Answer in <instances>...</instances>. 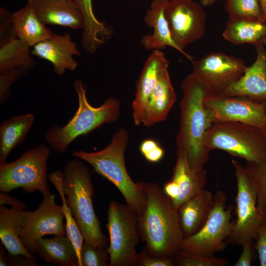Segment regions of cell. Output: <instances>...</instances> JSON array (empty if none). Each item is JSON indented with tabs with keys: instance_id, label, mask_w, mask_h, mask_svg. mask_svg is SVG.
Masks as SVG:
<instances>
[{
	"instance_id": "obj_45",
	"label": "cell",
	"mask_w": 266,
	"mask_h": 266,
	"mask_svg": "<svg viewBox=\"0 0 266 266\" xmlns=\"http://www.w3.org/2000/svg\"><path fill=\"white\" fill-rule=\"evenodd\" d=\"M8 264L7 259L4 253V248L1 244L0 246V266H7L9 265Z\"/></svg>"
},
{
	"instance_id": "obj_15",
	"label": "cell",
	"mask_w": 266,
	"mask_h": 266,
	"mask_svg": "<svg viewBox=\"0 0 266 266\" xmlns=\"http://www.w3.org/2000/svg\"><path fill=\"white\" fill-rule=\"evenodd\" d=\"M255 46V62L247 66L237 81L219 95L241 97L266 104V50L262 43Z\"/></svg>"
},
{
	"instance_id": "obj_2",
	"label": "cell",
	"mask_w": 266,
	"mask_h": 266,
	"mask_svg": "<svg viewBox=\"0 0 266 266\" xmlns=\"http://www.w3.org/2000/svg\"><path fill=\"white\" fill-rule=\"evenodd\" d=\"M146 203L138 216L140 237L152 255L175 257L185 238L178 210L157 183L144 182Z\"/></svg>"
},
{
	"instance_id": "obj_21",
	"label": "cell",
	"mask_w": 266,
	"mask_h": 266,
	"mask_svg": "<svg viewBox=\"0 0 266 266\" xmlns=\"http://www.w3.org/2000/svg\"><path fill=\"white\" fill-rule=\"evenodd\" d=\"M27 213L28 211L0 205V239L9 255H24L36 259L26 249L20 238Z\"/></svg>"
},
{
	"instance_id": "obj_14",
	"label": "cell",
	"mask_w": 266,
	"mask_h": 266,
	"mask_svg": "<svg viewBox=\"0 0 266 266\" xmlns=\"http://www.w3.org/2000/svg\"><path fill=\"white\" fill-rule=\"evenodd\" d=\"M56 197L51 193L44 195L35 210L28 211L20 238L26 249L33 256L36 241L45 235H66L62 205L56 203Z\"/></svg>"
},
{
	"instance_id": "obj_12",
	"label": "cell",
	"mask_w": 266,
	"mask_h": 266,
	"mask_svg": "<svg viewBox=\"0 0 266 266\" xmlns=\"http://www.w3.org/2000/svg\"><path fill=\"white\" fill-rule=\"evenodd\" d=\"M165 14L173 40L192 62L193 57L184 49L204 34L206 15L202 7L193 0H171L166 5Z\"/></svg>"
},
{
	"instance_id": "obj_43",
	"label": "cell",
	"mask_w": 266,
	"mask_h": 266,
	"mask_svg": "<svg viewBox=\"0 0 266 266\" xmlns=\"http://www.w3.org/2000/svg\"><path fill=\"white\" fill-rule=\"evenodd\" d=\"M165 155V151L159 144L151 152L146 154L144 157L150 163H155L160 162Z\"/></svg>"
},
{
	"instance_id": "obj_47",
	"label": "cell",
	"mask_w": 266,
	"mask_h": 266,
	"mask_svg": "<svg viewBox=\"0 0 266 266\" xmlns=\"http://www.w3.org/2000/svg\"><path fill=\"white\" fill-rule=\"evenodd\" d=\"M216 0H200L201 4L207 6L212 4Z\"/></svg>"
},
{
	"instance_id": "obj_18",
	"label": "cell",
	"mask_w": 266,
	"mask_h": 266,
	"mask_svg": "<svg viewBox=\"0 0 266 266\" xmlns=\"http://www.w3.org/2000/svg\"><path fill=\"white\" fill-rule=\"evenodd\" d=\"M39 20L45 25L50 24L83 29L82 14L73 0H27Z\"/></svg>"
},
{
	"instance_id": "obj_4",
	"label": "cell",
	"mask_w": 266,
	"mask_h": 266,
	"mask_svg": "<svg viewBox=\"0 0 266 266\" xmlns=\"http://www.w3.org/2000/svg\"><path fill=\"white\" fill-rule=\"evenodd\" d=\"M63 172L66 203L84 241L107 248L109 240L101 231L94 208V189L90 170L82 161L74 158L66 163Z\"/></svg>"
},
{
	"instance_id": "obj_7",
	"label": "cell",
	"mask_w": 266,
	"mask_h": 266,
	"mask_svg": "<svg viewBox=\"0 0 266 266\" xmlns=\"http://www.w3.org/2000/svg\"><path fill=\"white\" fill-rule=\"evenodd\" d=\"M106 228L109 243L106 248L109 266H137L136 247L140 234L138 215L127 204L110 202Z\"/></svg>"
},
{
	"instance_id": "obj_26",
	"label": "cell",
	"mask_w": 266,
	"mask_h": 266,
	"mask_svg": "<svg viewBox=\"0 0 266 266\" xmlns=\"http://www.w3.org/2000/svg\"><path fill=\"white\" fill-rule=\"evenodd\" d=\"M79 8L84 21L81 42L88 53H95L111 34V31L103 23L95 16L92 0H74Z\"/></svg>"
},
{
	"instance_id": "obj_24",
	"label": "cell",
	"mask_w": 266,
	"mask_h": 266,
	"mask_svg": "<svg viewBox=\"0 0 266 266\" xmlns=\"http://www.w3.org/2000/svg\"><path fill=\"white\" fill-rule=\"evenodd\" d=\"M214 194L203 190L183 203L178 209L185 237L196 233L204 224L209 213Z\"/></svg>"
},
{
	"instance_id": "obj_23",
	"label": "cell",
	"mask_w": 266,
	"mask_h": 266,
	"mask_svg": "<svg viewBox=\"0 0 266 266\" xmlns=\"http://www.w3.org/2000/svg\"><path fill=\"white\" fill-rule=\"evenodd\" d=\"M11 16L16 37L30 47L49 38L53 33L28 3L11 13Z\"/></svg>"
},
{
	"instance_id": "obj_13",
	"label": "cell",
	"mask_w": 266,
	"mask_h": 266,
	"mask_svg": "<svg viewBox=\"0 0 266 266\" xmlns=\"http://www.w3.org/2000/svg\"><path fill=\"white\" fill-rule=\"evenodd\" d=\"M204 105L213 123L240 122L266 132V109L264 104L241 97L216 95L206 96Z\"/></svg>"
},
{
	"instance_id": "obj_16",
	"label": "cell",
	"mask_w": 266,
	"mask_h": 266,
	"mask_svg": "<svg viewBox=\"0 0 266 266\" xmlns=\"http://www.w3.org/2000/svg\"><path fill=\"white\" fill-rule=\"evenodd\" d=\"M32 55L50 62L55 73L63 75L66 70L74 71L78 66L74 56L81 54L69 33H53L46 40L33 46Z\"/></svg>"
},
{
	"instance_id": "obj_10",
	"label": "cell",
	"mask_w": 266,
	"mask_h": 266,
	"mask_svg": "<svg viewBox=\"0 0 266 266\" xmlns=\"http://www.w3.org/2000/svg\"><path fill=\"white\" fill-rule=\"evenodd\" d=\"M232 164L237 184L236 219L226 242L231 245H242L248 240L256 239L265 219L258 208L255 191L244 166L234 159L232 160Z\"/></svg>"
},
{
	"instance_id": "obj_19",
	"label": "cell",
	"mask_w": 266,
	"mask_h": 266,
	"mask_svg": "<svg viewBox=\"0 0 266 266\" xmlns=\"http://www.w3.org/2000/svg\"><path fill=\"white\" fill-rule=\"evenodd\" d=\"M168 68L161 73L145 108L142 124L151 127L165 121L176 100Z\"/></svg>"
},
{
	"instance_id": "obj_39",
	"label": "cell",
	"mask_w": 266,
	"mask_h": 266,
	"mask_svg": "<svg viewBox=\"0 0 266 266\" xmlns=\"http://www.w3.org/2000/svg\"><path fill=\"white\" fill-rule=\"evenodd\" d=\"M254 239L247 240L242 245V250L240 257L234 264L235 266H250L254 259Z\"/></svg>"
},
{
	"instance_id": "obj_27",
	"label": "cell",
	"mask_w": 266,
	"mask_h": 266,
	"mask_svg": "<svg viewBox=\"0 0 266 266\" xmlns=\"http://www.w3.org/2000/svg\"><path fill=\"white\" fill-rule=\"evenodd\" d=\"M34 120L31 113L12 116L4 120L0 126V164L6 162L11 151L21 143Z\"/></svg>"
},
{
	"instance_id": "obj_25",
	"label": "cell",
	"mask_w": 266,
	"mask_h": 266,
	"mask_svg": "<svg viewBox=\"0 0 266 266\" xmlns=\"http://www.w3.org/2000/svg\"><path fill=\"white\" fill-rule=\"evenodd\" d=\"M35 254L47 264L79 266L75 247L66 235L39 239L36 243Z\"/></svg>"
},
{
	"instance_id": "obj_40",
	"label": "cell",
	"mask_w": 266,
	"mask_h": 266,
	"mask_svg": "<svg viewBox=\"0 0 266 266\" xmlns=\"http://www.w3.org/2000/svg\"><path fill=\"white\" fill-rule=\"evenodd\" d=\"M9 264L14 266H36V259L29 258L24 255H10L7 258Z\"/></svg>"
},
{
	"instance_id": "obj_38",
	"label": "cell",
	"mask_w": 266,
	"mask_h": 266,
	"mask_svg": "<svg viewBox=\"0 0 266 266\" xmlns=\"http://www.w3.org/2000/svg\"><path fill=\"white\" fill-rule=\"evenodd\" d=\"M256 240L255 248L258 254L260 265L266 266V220L265 219L259 229Z\"/></svg>"
},
{
	"instance_id": "obj_46",
	"label": "cell",
	"mask_w": 266,
	"mask_h": 266,
	"mask_svg": "<svg viewBox=\"0 0 266 266\" xmlns=\"http://www.w3.org/2000/svg\"><path fill=\"white\" fill-rule=\"evenodd\" d=\"M265 22L266 23V0H259Z\"/></svg>"
},
{
	"instance_id": "obj_34",
	"label": "cell",
	"mask_w": 266,
	"mask_h": 266,
	"mask_svg": "<svg viewBox=\"0 0 266 266\" xmlns=\"http://www.w3.org/2000/svg\"><path fill=\"white\" fill-rule=\"evenodd\" d=\"M177 266H224L227 259L213 256H205L179 250L175 255Z\"/></svg>"
},
{
	"instance_id": "obj_11",
	"label": "cell",
	"mask_w": 266,
	"mask_h": 266,
	"mask_svg": "<svg viewBox=\"0 0 266 266\" xmlns=\"http://www.w3.org/2000/svg\"><path fill=\"white\" fill-rule=\"evenodd\" d=\"M192 62V74L202 84L207 96L221 94L243 75L247 66L238 58L217 52Z\"/></svg>"
},
{
	"instance_id": "obj_28",
	"label": "cell",
	"mask_w": 266,
	"mask_h": 266,
	"mask_svg": "<svg viewBox=\"0 0 266 266\" xmlns=\"http://www.w3.org/2000/svg\"><path fill=\"white\" fill-rule=\"evenodd\" d=\"M224 39L234 44L256 45L262 43L266 35V23L242 19H229L222 34Z\"/></svg>"
},
{
	"instance_id": "obj_29",
	"label": "cell",
	"mask_w": 266,
	"mask_h": 266,
	"mask_svg": "<svg viewBox=\"0 0 266 266\" xmlns=\"http://www.w3.org/2000/svg\"><path fill=\"white\" fill-rule=\"evenodd\" d=\"M30 47L17 38L0 46V74L20 68L29 71L35 66Z\"/></svg>"
},
{
	"instance_id": "obj_33",
	"label": "cell",
	"mask_w": 266,
	"mask_h": 266,
	"mask_svg": "<svg viewBox=\"0 0 266 266\" xmlns=\"http://www.w3.org/2000/svg\"><path fill=\"white\" fill-rule=\"evenodd\" d=\"M109 262L106 248L83 242L80 251V266H109Z\"/></svg>"
},
{
	"instance_id": "obj_50",
	"label": "cell",
	"mask_w": 266,
	"mask_h": 266,
	"mask_svg": "<svg viewBox=\"0 0 266 266\" xmlns=\"http://www.w3.org/2000/svg\"><path fill=\"white\" fill-rule=\"evenodd\" d=\"M73 0V1H74V0Z\"/></svg>"
},
{
	"instance_id": "obj_8",
	"label": "cell",
	"mask_w": 266,
	"mask_h": 266,
	"mask_svg": "<svg viewBox=\"0 0 266 266\" xmlns=\"http://www.w3.org/2000/svg\"><path fill=\"white\" fill-rule=\"evenodd\" d=\"M51 150L41 143L30 149L17 160L0 164V191L9 193L21 188L27 193L38 191L51 194L47 184V160Z\"/></svg>"
},
{
	"instance_id": "obj_37",
	"label": "cell",
	"mask_w": 266,
	"mask_h": 266,
	"mask_svg": "<svg viewBox=\"0 0 266 266\" xmlns=\"http://www.w3.org/2000/svg\"><path fill=\"white\" fill-rule=\"evenodd\" d=\"M11 13L3 7L0 9V46L17 38L11 16Z\"/></svg>"
},
{
	"instance_id": "obj_9",
	"label": "cell",
	"mask_w": 266,
	"mask_h": 266,
	"mask_svg": "<svg viewBox=\"0 0 266 266\" xmlns=\"http://www.w3.org/2000/svg\"><path fill=\"white\" fill-rule=\"evenodd\" d=\"M227 198L223 191L214 194L208 217L195 234L185 237L180 250L199 255L213 256L226 247L225 241L230 236L235 221H232L233 206H227Z\"/></svg>"
},
{
	"instance_id": "obj_17",
	"label": "cell",
	"mask_w": 266,
	"mask_h": 266,
	"mask_svg": "<svg viewBox=\"0 0 266 266\" xmlns=\"http://www.w3.org/2000/svg\"><path fill=\"white\" fill-rule=\"evenodd\" d=\"M169 61L160 50H153L146 60L136 83L135 97L132 104L135 126L142 124L149 97L162 71L168 68Z\"/></svg>"
},
{
	"instance_id": "obj_32",
	"label": "cell",
	"mask_w": 266,
	"mask_h": 266,
	"mask_svg": "<svg viewBox=\"0 0 266 266\" xmlns=\"http://www.w3.org/2000/svg\"><path fill=\"white\" fill-rule=\"evenodd\" d=\"M225 9L229 19L265 22L259 0H227Z\"/></svg>"
},
{
	"instance_id": "obj_49",
	"label": "cell",
	"mask_w": 266,
	"mask_h": 266,
	"mask_svg": "<svg viewBox=\"0 0 266 266\" xmlns=\"http://www.w3.org/2000/svg\"><path fill=\"white\" fill-rule=\"evenodd\" d=\"M265 106H266V104H265Z\"/></svg>"
},
{
	"instance_id": "obj_6",
	"label": "cell",
	"mask_w": 266,
	"mask_h": 266,
	"mask_svg": "<svg viewBox=\"0 0 266 266\" xmlns=\"http://www.w3.org/2000/svg\"><path fill=\"white\" fill-rule=\"evenodd\" d=\"M205 145L210 151H225L246 162L266 161V132L240 122L213 123L207 132Z\"/></svg>"
},
{
	"instance_id": "obj_35",
	"label": "cell",
	"mask_w": 266,
	"mask_h": 266,
	"mask_svg": "<svg viewBox=\"0 0 266 266\" xmlns=\"http://www.w3.org/2000/svg\"><path fill=\"white\" fill-rule=\"evenodd\" d=\"M28 71L20 68L13 69L0 74V103L3 104L7 101L11 96V85Z\"/></svg>"
},
{
	"instance_id": "obj_48",
	"label": "cell",
	"mask_w": 266,
	"mask_h": 266,
	"mask_svg": "<svg viewBox=\"0 0 266 266\" xmlns=\"http://www.w3.org/2000/svg\"><path fill=\"white\" fill-rule=\"evenodd\" d=\"M262 43L266 47V35L263 39Z\"/></svg>"
},
{
	"instance_id": "obj_44",
	"label": "cell",
	"mask_w": 266,
	"mask_h": 266,
	"mask_svg": "<svg viewBox=\"0 0 266 266\" xmlns=\"http://www.w3.org/2000/svg\"><path fill=\"white\" fill-rule=\"evenodd\" d=\"M159 144L153 139L148 138L144 140L140 144L139 150L141 154L144 156L156 148Z\"/></svg>"
},
{
	"instance_id": "obj_22",
	"label": "cell",
	"mask_w": 266,
	"mask_h": 266,
	"mask_svg": "<svg viewBox=\"0 0 266 266\" xmlns=\"http://www.w3.org/2000/svg\"><path fill=\"white\" fill-rule=\"evenodd\" d=\"M176 155L177 159L171 179L178 184L180 193L171 203L173 207L178 210L183 203L204 189L207 176L204 168L198 171H193L184 153H176Z\"/></svg>"
},
{
	"instance_id": "obj_30",
	"label": "cell",
	"mask_w": 266,
	"mask_h": 266,
	"mask_svg": "<svg viewBox=\"0 0 266 266\" xmlns=\"http://www.w3.org/2000/svg\"><path fill=\"white\" fill-rule=\"evenodd\" d=\"M48 179L54 185L61 198L62 210L66 219V235L75 247L79 266H80V251L84 237L66 203V197L63 191V172L60 170L53 171L49 175Z\"/></svg>"
},
{
	"instance_id": "obj_1",
	"label": "cell",
	"mask_w": 266,
	"mask_h": 266,
	"mask_svg": "<svg viewBox=\"0 0 266 266\" xmlns=\"http://www.w3.org/2000/svg\"><path fill=\"white\" fill-rule=\"evenodd\" d=\"M181 89L176 153H184L191 169L198 171L209 160L205 137L213 122L204 105L207 92L202 84L191 73L182 81Z\"/></svg>"
},
{
	"instance_id": "obj_42",
	"label": "cell",
	"mask_w": 266,
	"mask_h": 266,
	"mask_svg": "<svg viewBox=\"0 0 266 266\" xmlns=\"http://www.w3.org/2000/svg\"><path fill=\"white\" fill-rule=\"evenodd\" d=\"M163 189L171 202L175 200L180 193V189L178 184L172 179L165 185Z\"/></svg>"
},
{
	"instance_id": "obj_41",
	"label": "cell",
	"mask_w": 266,
	"mask_h": 266,
	"mask_svg": "<svg viewBox=\"0 0 266 266\" xmlns=\"http://www.w3.org/2000/svg\"><path fill=\"white\" fill-rule=\"evenodd\" d=\"M9 205L14 208L25 210L27 208L26 204L17 198L12 197L6 193L1 192L0 194V205Z\"/></svg>"
},
{
	"instance_id": "obj_31",
	"label": "cell",
	"mask_w": 266,
	"mask_h": 266,
	"mask_svg": "<svg viewBox=\"0 0 266 266\" xmlns=\"http://www.w3.org/2000/svg\"><path fill=\"white\" fill-rule=\"evenodd\" d=\"M244 167L255 191L258 208L266 220V161L246 162Z\"/></svg>"
},
{
	"instance_id": "obj_3",
	"label": "cell",
	"mask_w": 266,
	"mask_h": 266,
	"mask_svg": "<svg viewBox=\"0 0 266 266\" xmlns=\"http://www.w3.org/2000/svg\"><path fill=\"white\" fill-rule=\"evenodd\" d=\"M129 139L127 130L120 128L113 134L110 143L105 148L96 152L75 150L72 155L89 164L95 172L114 184L126 204L139 216L145 206L144 182H133L127 171L125 153Z\"/></svg>"
},
{
	"instance_id": "obj_36",
	"label": "cell",
	"mask_w": 266,
	"mask_h": 266,
	"mask_svg": "<svg viewBox=\"0 0 266 266\" xmlns=\"http://www.w3.org/2000/svg\"><path fill=\"white\" fill-rule=\"evenodd\" d=\"M177 266L175 257H161L151 254L145 247L138 255L137 266Z\"/></svg>"
},
{
	"instance_id": "obj_20",
	"label": "cell",
	"mask_w": 266,
	"mask_h": 266,
	"mask_svg": "<svg viewBox=\"0 0 266 266\" xmlns=\"http://www.w3.org/2000/svg\"><path fill=\"white\" fill-rule=\"evenodd\" d=\"M169 0H153L144 17L147 25L153 29L152 34L143 36L141 45L147 50L165 49L170 46L182 53L171 36L165 10Z\"/></svg>"
},
{
	"instance_id": "obj_5",
	"label": "cell",
	"mask_w": 266,
	"mask_h": 266,
	"mask_svg": "<svg viewBox=\"0 0 266 266\" xmlns=\"http://www.w3.org/2000/svg\"><path fill=\"white\" fill-rule=\"evenodd\" d=\"M73 86L78 97L77 110L66 124L53 126L45 135L46 141L60 154L66 153L70 143L79 136L86 135L103 124L116 122L120 114L121 102L118 99L109 97L101 105L94 107L87 100L86 89L81 80H76Z\"/></svg>"
}]
</instances>
